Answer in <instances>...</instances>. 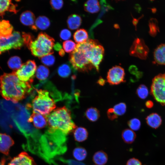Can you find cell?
Here are the masks:
<instances>
[{
    "mask_svg": "<svg viewBox=\"0 0 165 165\" xmlns=\"http://www.w3.org/2000/svg\"><path fill=\"white\" fill-rule=\"evenodd\" d=\"M67 163L68 165H85L84 164L73 160H68Z\"/></svg>",
    "mask_w": 165,
    "mask_h": 165,
    "instance_id": "cell-44",
    "label": "cell"
},
{
    "mask_svg": "<svg viewBox=\"0 0 165 165\" xmlns=\"http://www.w3.org/2000/svg\"><path fill=\"white\" fill-rule=\"evenodd\" d=\"M24 44L22 34L19 32L14 31L8 37H0V52L12 49H20Z\"/></svg>",
    "mask_w": 165,
    "mask_h": 165,
    "instance_id": "cell-9",
    "label": "cell"
},
{
    "mask_svg": "<svg viewBox=\"0 0 165 165\" xmlns=\"http://www.w3.org/2000/svg\"><path fill=\"white\" fill-rule=\"evenodd\" d=\"M82 19L79 15L73 14L70 15L67 20V24L68 28L72 30L77 29L82 23Z\"/></svg>",
    "mask_w": 165,
    "mask_h": 165,
    "instance_id": "cell-21",
    "label": "cell"
},
{
    "mask_svg": "<svg viewBox=\"0 0 165 165\" xmlns=\"http://www.w3.org/2000/svg\"><path fill=\"white\" fill-rule=\"evenodd\" d=\"M59 54L61 56H64L65 55V51L64 50L62 49L59 51Z\"/></svg>",
    "mask_w": 165,
    "mask_h": 165,
    "instance_id": "cell-49",
    "label": "cell"
},
{
    "mask_svg": "<svg viewBox=\"0 0 165 165\" xmlns=\"http://www.w3.org/2000/svg\"><path fill=\"white\" fill-rule=\"evenodd\" d=\"M122 138L123 141L127 144H130L133 143L136 138V134L132 130L126 129L122 132Z\"/></svg>",
    "mask_w": 165,
    "mask_h": 165,
    "instance_id": "cell-26",
    "label": "cell"
},
{
    "mask_svg": "<svg viewBox=\"0 0 165 165\" xmlns=\"http://www.w3.org/2000/svg\"><path fill=\"white\" fill-rule=\"evenodd\" d=\"M35 16L34 14L30 11H26L21 14L20 20L24 25L31 28L35 24Z\"/></svg>",
    "mask_w": 165,
    "mask_h": 165,
    "instance_id": "cell-18",
    "label": "cell"
},
{
    "mask_svg": "<svg viewBox=\"0 0 165 165\" xmlns=\"http://www.w3.org/2000/svg\"><path fill=\"white\" fill-rule=\"evenodd\" d=\"M22 35L24 40V44L28 47L31 42L34 39V37L30 33L22 32Z\"/></svg>",
    "mask_w": 165,
    "mask_h": 165,
    "instance_id": "cell-38",
    "label": "cell"
},
{
    "mask_svg": "<svg viewBox=\"0 0 165 165\" xmlns=\"http://www.w3.org/2000/svg\"><path fill=\"white\" fill-rule=\"evenodd\" d=\"M54 42L53 38L45 33L41 32L31 42L28 48L33 56L40 58L53 54Z\"/></svg>",
    "mask_w": 165,
    "mask_h": 165,
    "instance_id": "cell-6",
    "label": "cell"
},
{
    "mask_svg": "<svg viewBox=\"0 0 165 165\" xmlns=\"http://www.w3.org/2000/svg\"><path fill=\"white\" fill-rule=\"evenodd\" d=\"M127 124L130 129L133 131L138 130L141 126V121L136 118H134L129 120Z\"/></svg>",
    "mask_w": 165,
    "mask_h": 165,
    "instance_id": "cell-37",
    "label": "cell"
},
{
    "mask_svg": "<svg viewBox=\"0 0 165 165\" xmlns=\"http://www.w3.org/2000/svg\"><path fill=\"white\" fill-rule=\"evenodd\" d=\"M31 83L20 80L14 72L4 73L0 78V93L6 100L17 103L30 92Z\"/></svg>",
    "mask_w": 165,
    "mask_h": 165,
    "instance_id": "cell-1",
    "label": "cell"
},
{
    "mask_svg": "<svg viewBox=\"0 0 165 165\" xmlns=\"http://www.w3.org/2000/svg\"><path fill=\"white\" fill-rule=\"evenodd\" d=\"M49 70L48 68L43 65L38 66L36 69L35 76L39 80H43L46 79L49 76Z\"/></svg>",
    "mask_w": 165,
    "mask_h": 165,
    "instance_id": "cell-29",
    "label": "cell"
},
{
    "mask_svg": "<svg viewBox=\"0 0 165 165\" xmlns=\"http://www.w3.org/2000/svg\"><path fill=\"white\" fill-rule=\"evenodd\" d=\"M76 45L72 40H66L63 43V47L64 51L69 53L72 52L75 50Z\"/></svg>",
    "mask_w": 165,
    "mask_h": 165,
    "instance_id": "cell-35",
    "label": "cell"
},
{
    "mask_svg": "<svg viewBox=\"0 0 165 165\" xmlns=\"http://www.w3.org/2000/svg\"><path fill=\"white\" fill-rule=\"evenodd\" d=\"M84 6L85 11L92 13L98 12L100 9L99 2L96 0L87 1L84 3Z\"/></svg>",
    "mask_w": 165,
    "mask_h": 165,
    "instance_id": "cell-25",
    "label": "cell"
},
{
    "mask_svg": "<svg viewBox=\"0 0 165 165\" xmlns=\"http://www.w3.org/2000/svg\"><path fill=\"white\" fill-rule=\"evenodd\" d=\"M88 37L87 31L82 28L77 30L73 35L74 39L78 44L86 42L87 40Z\"/></svg>",
    "mask_w": 165,
    "mask_h": 165,
    "instance_id": "cell-27",
    "label": "cell"
},
{
    "mask_svg": "<svg viewBox=\"0 0 165 165\" xmlns=\"http://www.w3.org/2000/svg\"><path fill=\"white\" fill-rule=\"evenodd\" d=\"M53 48L54 50L58 51H59L62 49L61 45L59 42L55 44Z\"/></svg>",
    "mask_w": 165,
    "mask_h": 165,
    "instance_id": "cell-45",
    "label": "cell"
},
{
    "mask_svg": "<svg viewBox=\"0 0 165 165\" xmlns=\"http://www.w3.org/2000/svg\"><path fill=\"white\" fill-rule=\"evenodd\" d=\"M73 155L76 160L82 161L84 160L87 156V152L83 147H79L75 148L73 152Z\"/></svg>",
    "mask_w": 165,
    "mask_h": 165,
    "instance_id": "cell-30",
    "label": "cell"
},
{
    "mask_svg": "<svg viewBox=\"0 0 165 165\" xmlns=\"http://www.w3.org/2000/svg\"><path fill=\"white\" fill-rule=\"evenodd\" d=\"M46 116L49 132H58L67 135L76 127L70 111L65 106L54 109Z\"/></svg>",
    "mask_w": 165,
    "mask_h": 165,
    "instance_id": "cell-3",
    "label": "cell"
},
{
    "mask_svg": "<svg viewBox=\"0 0 165 165\" xmlns=\"http://www.w3.org/2000/svg\"><path fill=\"white\" fill-rule=\"evenodd\" d=\"M14 144V141L10 136L0 133V152L8 156L10 148Z\"/></svg>",
    "mask_w": 165,
    "mask_h": 165,
    "instance_id": "cell-14",
    "label": "cell"
},
{
    "mask_svg": "<svg viewBox=\"0 0 165 165\" xmlns=\"http://www.w3.org/2000/svg\"><path fill=\"white\" fill-rule=\"evenodd\" d=\"M126 165H142V163L139 160L133 158L127 161Z\"/></svg>",
    "mask_w": 165,
    "mask_h": 165,
    "instance_id": "cell-43",
    "label": "cell"
},
{
    "mask_svg": "<svg viewBox=\"0 0 165 165\" xmlns=\"http://www.w3.org/2000/svg\"><path fill=\"white\" fill-rule=\"evenodd\" d=\"M106 82V81L103 78L100 77L97 82V83L100 86H104Z\"/></svg>",
    "mask_w": 165,
    "mask_h": 165,
    "instance_id": "cell-46",
    "label": "cell"
},
{
    "mask_svg": "<svg viewBox=\"0 0 165 165\" xmlns=\"http://www.w3.org/2000/svg\"><path fill=\"white\" fill-rule=\"evenodd\" d=\"M20 58L17 56L12 57L10 58L8 62L9 67L13 70H17L21 67L22 65Z\"/></svg>",
    "mask_w": 165,
    "mask_h": 165,
    "instance_id": "cell-31",
    "label": "cell"
},
{
    "mask_svg": "<svg viewBox=\"0 0 165 165\" xmlns=\"http://www.w3.org/2000/svg\"><path fill=\"white\" fill-rule=\"evenodd\" d=\"M154 22V20L152 19L151 20L149 23V32L150 34L152 35L156 34L158 30L157 25L156 24V23Z\"/></svg>",
    "mask_w": 165,
    "mask_h": 165,
    "instance_id": "cell-42",
    "label": "cell"
},
{
    "mask_svg": "<svg viewBox=\"0 0 165 165\" xmlns=\"http://www.w3.org/2000/svg\"><path fill=\"white\" fill-rule=\"evenodd\" d=\"M74 137L75 140L79 142H82L86 140L88 133L86 129L82 127H76L74 130Z\"/></svg>",
    "mask_w": 165,
    "mask_h": 165,
    "instance_id": "cell-22",
    "label": "cell"
},
{
    "mask_svg": "<svg viewBox=\"0 0 165 165\" xmlns=\"http://www.w3.org/2000/svg\"><path fill=\"white\" fill-rule=\"evenodd\" d=\"M129 71L131 74L136 75L138 79H140L142 76V72L138 71L136 66L133 65L131 66L129 68Z\"/></svg>",
    "mask_w": 165,
    "mask_h": 165,
    "instance_id": "cell-41",
    "label": "cell"
},
{
    "mask_svg": "<svg viewBox=\"0 0 165 165\" xmlns=\"http://www.w3.org/2000/svg\"><path fill=\"white\" fill-rule=\"evenodd\" d=\"M41 62L45 65L51 66H52L55 62L54 56L52 54H49L40 58Z\"/></svg>",
    "mask_w": 165,
    "mask_h": 165,
    "instance_id": "cell-36",
    "label": "cell"
},
{
    "mask_svg": "<svg viewBox=\"0 0 165 165\" xmlns=\"http://www.w3.org/2000/svg\"><path fill=\"white\" fill-rule=\"evenodd\" d=\"M50 24V21L48 18L45 16H41L37 18L34 25L31 28L35 31L38 30H44L47 29Z\"/></svg>",
    "mask_w": 165,
    "mask_h": 165,
    "instance_id": "cell-16",
    "label": "cell"
},
{
    "mask_svg": "<svg viewBox=\"0 0 165 165\" xmlns=\"http://www.w3.org/2000/svg\"><path fill=\"white\" fill-rule=\"evenodd\" d=\"M77 45L83 51L88 61L98 72L104 53L103 46L97 40L91 39Z\"/></svg>",
    "mask_w": 165,
    "mask_h": 165,
    "instance_id": "cell-5",
    "label": "cell"
},
{
    "mask_svg": "<svg viewBox=\"0 0 165 165\" xmlns=\"http://www.w3.org/2000/svg\"><path fill=\"white\" fill-rule=\"evenodd\" d=\"M154 57L155 62L160 65H165V43L159 45L155 50Z\"/></svg>",
    "mask_w": 165,
    "mask_h": 165,
    "instance_id": "cell-17",
    "label": "cell"
},
{
    "mask_svg": "<svg viewBox=\"0 0 165 165\" xmlns=\"http://www.w3.org/2000/svg\"><path fill=\"white\" fill-rule=\"evenodd\" d=\"M28 121L32 123L34 126L38 129L44 128L47 124L46 116L35 112L31 115Z\"/></svg>",
    "mask_w": 165,
    "mask_h": 165,
    "instance_id": "cell-15",
    "label": "cell"
},
{
    "mask_svg": "<svg viewBox=\"0 0 165 165\" xmlns=\"http://www.w3.org/2000/svg\"><path fill=\"white\" fill-rule=\"evenodd\" d=\"M37 95L27 108H31L33 112L47 116L56 107L55 100L51 97L49 92L44 89H36Z\"/></svg>",
    "mask_w": 165,
    "mask_h": 165,
    "instance_id": "cell-4",
    "label": "cell"
},
{
    "mask_svg": "<svg viewBox=\"0 0 165 165\" xmlns=\"http://www.w3.org/2000/svg\"><path fill=\"white\" fill-rule=\"evenodd\" d=\"M148 52V48L144 41L138 38L134 40L130 50L131 55L143 59L146 58Z\"/></svg>",
    "mask_w": 165,
    "mask_h": 165,
    "instance_id": "cell-12",
    "label": "cell"
},
{
    "mask_svg": "<svg viewBox=\"0 0 165 165\" xmlns=\"http://www.w3.org/2000/svg\"><path fill=\"white\" fill-rule=\"evenodd\" d=\"M153 102L149 100L147 101L145 103L146 106L148 108H151L153 106Z\"/></svg>",
    "mask_w": 165,
    "mask_h": 165,
    "instance_id": "cell-47",
    "label": "cell"
},
{
    "mask_svg": "<svg viewBox=\"0 0 165 165\" xmlns=\"http://www.w3.org/2000/svg\"><path fill=\"white\" fill-rule=\"evenodd\" d=\"M111 108L113 112L118 118L119 116L123 115L126 112L127 106L124 103L121 102L115 105Z\"/></svg>",
    "mask_w": 165,
    "mask_h": 165,
    "instance_id": "cell-32",
    "label": "cell"
},
{
    "mask_svg": "<svg viewBox=\"0 0 165 165\" xmlns=\"http://www.w3.org/2000/svg\"><path fill=\"white\" fill-rule=\"evenodd\" d=\"M1 53L0 52V54Z\"/></svg>",
    "mask_w": 165,
    "mask_h": 165,
    "instance_id": "cell-50",
    "label": "cell"
},
{
    "mask_svg": "<svg viewBox=\"0 0 165 165\" xmlns=\"http://www.w3.org/2000/svg\"><path fill=\"white\" fill-rule=\"evenodd\" d=\"M66 136L59 132L47 131L41 137L38 144L41 155L49 161L56 155L64 153L67 149Z\"/></svg>",
    "mask_w": 165,
    "mask_h": 165,
    "instance_id": "cell-2",
    "label": "cell"
},
{
    "mask_svg": "<svg viewBox=\"0 0 165 165\" xmlns=\"http://www.w3.org/2000/svg\"><path fill=\"white\" fill-rule=\"evenodd\" d=\"M6 162V159L5 157H3L0 161V165H5Z\"/></svg>",
    "mask_w": 165,
    "mask_h": 165,
    "instance_id": "cell-48",
    "label": "cell"
},
{
    "mask_svg": "<svg viewBox=\"0 0 165 165\" xmlns=\"http://www.w3.org/2000/svg\"><path fill=\"white\" fill-rule=\"evenodd\" d=\"M36 69L37 66L34 61L29 60L22 64L20 68L14 72L20 80L32 83Z\"/></svg>",
    "mask_w": 165,
    "mask_h": 165,
    "instance_id": "cell-10",
    "label": "cell"
},
{
    "mask_svg": "<svg viewBox=\"0 0 165 165\" xmlns=\"http://www.w3.org/2000/svg\"><path fill=\"white\" fill-rule=\"evenodd\" d=\"M146 121L150 127L155 129L158 128L162 122L161 116L156 113H152L148 116L146 118Z\"/></svg>",
    "mask_w": 165,
    "mask_h": 165,
    "instance_id": "cell-20",
    "label": "cell"
},
{
    "mask_svg": "<svg viewBox=\"0 0 165 165\" xmlns=\"http://www.w3.org/2000/svg\"><path fill=\"white\" fill-rule=\"evenodd\" d=\"M151 93L154 99L165 106V73L160 74L153 79Z\"/></svg>",
    "mask_w": 165,
    "mask_h": 165,
    "instance_id": "cell-8",
    "label": "cell"
},
{
    "mask_svg": "<svg viewBox=\"0 0 165 165\" xmlns=\"http://www.w3.org/2000/svg\"><path fill=\"white\" fill-rule=\"evenodd\" d=\"M85 115L86 118L90 121L94 122L99 118L100 114L99 110L96 108L90 107L86 111Z\"/></svg>",
    "mask_w": 165,
    "mask_h": 165,
    "instance_id": "cell-28",
    "label": "cell"
},
{
    "mask_svg": "<svg viewBox=\"0 0 165 165\" xmlns=\"http://www.w3.org/2000/svg\"><path fill=\"white\" fill-rule=\"evenodd\" d=\"M8 165H36L33 159L27 152H22L12 159Z\"/></svg>",
    "mask_w": 165,
    "mask_h": 165,
    "instance_id": "cell-13",
    "label": "cell"
},
{
    "mask_svg": "<svg viewBox=\"0 0 165 165\" xmlns=\"http://www.w3.org/2000/svg\"><path fill=\"white\" fill-rule=\"evenodd\" d=\"M71 33L69 30L67 29H64L61 31L60 37L61 39L66 41L71 38Z\"/></svg>",
    "mask_w": 165,
    "mask_h": 165,
    "instance_id": "cell-40",
    "label": "cell"
},
{
    "mask_svg": "<svg viewBox=\"0 0 165 165\" xmlns=\"http://www.w3.org/2000/svg\"><path fill=\"white\" fill-rule=\"evenodd\" d=\"M6 11L16 13L18 10L16 9V6L11 0H0V16L3 15Z\"/></svg>",
    "mask_w": 165,
    "mask_h": 165,
    "instance_id": "cell-19",
    "label": "cell"
},
{
    "mask_svg": "<svg viewBox=\"0 0 165 165\" xmlns=\"http://www.w3.org/2000/svg\"><path fill=\"white\" fill-rule=\"evenodd\" d=\"M136 93L139 98L145 99L148 95V90L146 86L144 84H141L137 89Z\"/></svg>",
    "mask_w": 165,
    "mask_h": 165,
    "instance_id": "cell-34",
    "label": "cell"
},
{
    "mask_svg": "<svg viewBox=\"0 0 165 165\" xmlns=\"http://www.w3.org/2000/svg\"><path fill=\"white\" fill-rule=\"evenodd\" d=\"M50 3L53 9L59 10L63 7L64 2L61 0H52L50 1Z\"/></svg>",
    "mask_w": 165,
    "mask_h": 165,
    "instance_id": "cell-39",
    "label": "cell"
},
{
    "mask_svg": "<svg viewBox=\"0 0 165 165\" xmlns=\"http://www.w3.org/2000/svg\"><path fill=\"white\" fill-rule=\"evenodd\" d=\"M125 73L124 69L119 66L113 67L108 71L107 79L111 85H117L125 82Z\"/></svg>",
    "mask_w": 165,
    "mask_h": 165,
    "instance_id": "cell-11",
    "label": "cell"
},
{
    "mask_svg": "<svg viewBox=\"0 0 165 165\" xmlns=\"http://www.w3.org/2000/svg\"><path fill=\"white\" fill-rule=\"evenodd\" d=\"M13 29V26L8 20L0 21V37L10 36L12 33Z\"/></svg>",
    "mask_w": 165,
    "mask_h": 165,
    "instance_id": "cell-23",
    "label": "cell"
},
{
    "mask_svg": "<svg viewBox=\"0 0 165 165\" xmlns=\"http://www.w3.org/2000/svg\"><path fill=\"white\" fill-rule=\"evenodd\" d=\"M93 162L97 165H104L108 160V156L104 151L101 150L96 152L92 157Z\"/></svg>",
    "mask_w": 165,
    "mask_h": 165,
    "instance_id": "cell-24",
    "label": "cell"
},
{
    "mask_svg": "<svg viewBox=\"0 0 165 165\" xmlns=\"http://www.w3.org/2000/svg\"><path fill=\"white\" fill-rule=\"evenodd\" d=\"M57 72L60 76L63 78H66L70 75L71 70L68 64H61L58 67Z\"/></svg>",
    "mask_w": 165,
    "mask_h": 165,
    "instance_id": "cell-33",
    "label": "cell"
},
{
    "mask_svg": "<svg viewBox=\"0 0 165 165\" xmlns=\"http://www.w3.org/2000/svg\"><path fill=\"white\" fill-rule=\"evenodd\" d=\"M69 60L73 68L75 70L88 72L94 68L86 59L83 51L77 45L75 50L69 55Z\"/></svg>",
    "mask_w": 165,
    "mask_h": 165,
    "instance_id": "cell-7",
    "label": "cell"
}]
</instances>
